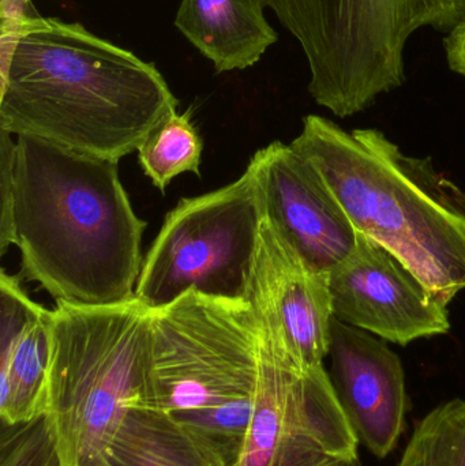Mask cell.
Instances as JSON below:
<instances>
[{
	"instance_id": "cell-1",
	"label": "cell",
	"mask_w": 465,
	"mask_h": 466,
	"mask_svg": "<svg viewBox=\"0 0 465 466\" xmlns=\"http://www.w3.org/2000/svg\"><path fill=\"white\" fill-rule=\"evenodd\" d=\"M117 166L33 137L15 138L14 246L22 277L56 303L136 299L147 223L134 212Z\"/></svg>"
},
{
	"instance_id": "cell-2",
	"label": "cell",
	"mask_w": 465,
	"mask_h": 466,
	"mask_svg": "<svg viewBox=\"0 0 465 466\" xmlns=\"http://www.w3.org/2000/svg\"><path fill=\"white\" fill-rule=\"evenodd\" d=\"M0 130L120 161L177 111L153 63L79 22L43 18L0 60Z\"/></svg>"
},
{
	"instance_id": "cell-3",
	"label": "cell",
	"mask_w": 465,
	"mask_h": 466,
	"mask_svg": "<svg viewBox=\"0 0 465 466\" xmlns=\"http://www.w3.org/2000/svg\"><path fill=\"white\" fill-rule=\"evenodd\" d=\"M291 147L324 177L357 232L392 252L431 295L465 289V191L430 158L404 155L374 128L347 131L308 115Z\"/></svg>"
},
{
	"instance_id": "cell-4",
	"label": "cell",
	"mask_w": 465,
	"mask_h": 466,
	"mask_svg": "<svg viewBox=\"0 0 465 466\" xmlns=\"http://www.w3.org/2000/svg\"><path fill=\"white\" fill-rule=\"evenodd\" d=\"M152 309L115 306L52 309L46 420L62 466H114L111 445L149 380Z\"/></svg>"
},
{
	"instance_id": "cell-5",
	"label": "cell",
	"mask_w": 465,
	"mask_h": 466,
	"mask_svg": "<svg viewBox=\"0 0 465 466\" xmlns=\"http://www.w3.org/2000/svg\"><path fill=\"white\" fill-rule=\"evenodd\" d=\"M259 359L261 328L248 300L185 293L152 309L149 380L139 407L204 430L238 464Z\"/></svg>"
},
{
	"instance_id": "cell-6",
	"label": "cell",
	"mask_w": 465,
	"mask_h": 466,
	"mask_svg": "<svg viewBox=\"0 0 465 466\" xmlns=\"http://www.w3.org/2000/svg\"><path fill=\"white\" fill-rule=\"evenodd\" d=\"M297 38L308 92L338 117L365 111L406 82L407 43L418 30L450 33L465 0H264Z\"/></svg>"
},
{
	"instance_id": "cell-7",
	"label": "cell",
	"mask_w": 465,
	"mask_h": 466,
	"mask_svg": "<svg viewBox=\"0 0 465 466\" xmlns=\"http://www.w3.org/2000/svg\"><path fill=\"white\" fill-rule=\"evenodd\" d=\"M262 220L248 169L231 185L182 199L144 258L136 299L150 309L187 292L248 300Z\"/></svg>"
},
{
	"instance_id": "cell-8",
	"label": "cell",
	"mask_w": 465,
	"mask_h": 466,
	"mask_svg": "<svg viewBox=\"0 0 465 466\" xmlns=\"http://www.w3.org/2000/svg\"><path fill=\"white\" fill-rule=\"evenodd\" d=\"M359 445L324 364L298 363L261 331L258 385L237 466H360Z\"/></svg>"
},
{
	"instance_id": "cell-9",
	"label": "cell",
	"mask_w": 465,
	"mask_h": 466,
	"mask_svg": "<svg viewBox=\"0 0 465 466\" xmlns=\"http://www.w3.org/2000/svg\"><path fill=\"white\" fill-rule=\"evenodd\" d=\"M333 315L393 344L450 330L447 304L392 252L357 232L354 248L329 271Z\"/></svg>"
},
{
	"instance_id": "cell-10",
	"label": "cell",
	"mask_w": 465,
	"mask_h": 466,
	"mask_svg": "<svg viewBox=\"0 0 465 466\" xmlns=\"http://www.w3.org/2000/svg\"><path fill=\"white\" fill-rule=\"evenodd\" d=\"M248 301L276 350L303 366L324 364L335 319L329 274L308 266L265 218Z\"/></svg>"
},
{
	"instance_id": "cell-11",
	"label": "cell",
	"mask_w": 465,
	"mask_h": 466,
	"mask_svg": "<svg viewBox=\"0 0 465 466\" xmlns=\"http://www.w3.org/2000/svg\"><path fill=\"white\" fill-rule=\"evenodd\" d=\"M264 218L314 270L329 273L354 248L357 229L316 167L272 142L248 166Z\"/></svg>"
},
{
	"instance_id": "cell-12",
	"label": "cell",
	"mask_w": 465,
	"mask_h": 466,
	"mask_svg": "<svg viewBox=\"0 0 465 466\" xmlns=\"http://www.w3.org/2000/svg\"><path fill=\"white\" fill-rule=\"evenodd\" d=\"M330 382L359 443L377 459L396 448L409 408L401 359L374 334L333 319Z\"/></svg>"
},
{
	"instance_id": "cell-13",
	"label": "cell",
	"mask_w": 465,
	"mask_h": 466,
	"mask_svg": "<svg viewBox=\"0 0 465 466\" xmlns=\"http://www.w3.org/2000/svg\"><path fill=\"white\" fill-rule=\"evenodd\" d=\"M52 309L33 301L21 277L0 274V416L8 427L25 426L48 410L46 378Z\"/></svg>"
},
{
	"instance_id": "cell-14",
	"label": "cell",
	"mask_w": 465,
	"mask_h": 466,
	"mask_svg": "<svg viewBox=\"0 0 465 466\" xmlns=\"http://www.w3.org/2000/svg\"><path fill=\"white\" fill-rule=\"evenodd\" d=\"M265 7L264 0H182L175 26L218 74L245 70L278 40Z\"/></svg>"
},
{
	"instance_id": "cell-15",
	"label": "cell",
	"mask_w": 465,
	"mask_h": 466,
	"mask_svg": "<svg viewBox=\"0 0 465 466\" xmlns=\"http://www.w3.org/2000/svg\"><path fill=\"white\" fill-rule=\"evenodd\" d=\"M114 466H237L226 446L171 413L133 407L111 445Z\"/></svg>"
},
{
	"instance_id": "cell-16",
	"label": "cell",
	"mask_w": 465,
	"mask_h": 466,
	"mask_svg": "<svg viewBox=\"0 0 465 466\" xmlns=\"http://www.w3.org/2000/svg\"><path fill=\"white\" fill-rule=\"evenodd\" d=\"M204 142L191 120V111L172 112L139 145L138 163L157 190L166 193L179 175H199Z\"/></svg>"
},
{
	"instance_id": "cell-17",
	"label": "cell",
	"mask_w": 465,
	"mask_h": 466,
	"mask_svg": "<svg viewBox=\"0 0 465 466\" xmlns=\"http://www.w3.org/2000/svg\"><path fill=\"white\" fill-rule=\"evenodd\" d=\"M398 466H465V401L455 399L418 421Z\"/></svg>"
},
{
	"instance_id": "cell-18",
	"label": "cell",
	"mask_w": 465,
	"mask_h": 466,
	"mask_svg": "<svg viewBox=\"0 0 465 466\" xmlns=\"http://www.w3.org/2000/svg\"><path fill=\"white\" fill-rule=\"evenodd\" d=\"M0 466H62L45 416L22 426L8 445L3 443Z\"/></svg>"
},
{
	"instance_id": "cell-19",
	"label": "cell",
	"mask_w": 465,
	"mask_h": 466,
	"mask_svg": "<svg viewBox=\"0 0 465 466\" xmlns=\"http://www.w3.org/2000/svg\"><path fill=\"white\" fill-rule=\"evenodd\" d=\"M14 161L15 141L7 131L0 130V254L14 246Z\"/></svg>"
},
{
	"instance_id": "cell-20",
	"label": "cell",
	"mask_w": 465,
	"mask_h": 466,
	"mask_svg": "<svg viewBox=\"0 0 465 466\" xmlns=\"http://www.w3.org/2000/svg\"><path fill=\"white\" fill-rule=\"evenodd\" d=\"M43 18L33 0H0V37L21 38Z\"/></svg>"
},
{
	"instance_id": "cell-21",
	"label": "cell",
	"mask_w": 465,
	"mask_h": 466,
	"mask_svg": "<svg viewBox=\"0 0 465 466\" xmlns=\"http://www.w3.org/2000/svg\"><path fill=\"white\" fill-rule=\"evenodd\" d=\"M444 46L450 70L465 78V19L448 33Z\"/></svg>"
}]
</instances>
